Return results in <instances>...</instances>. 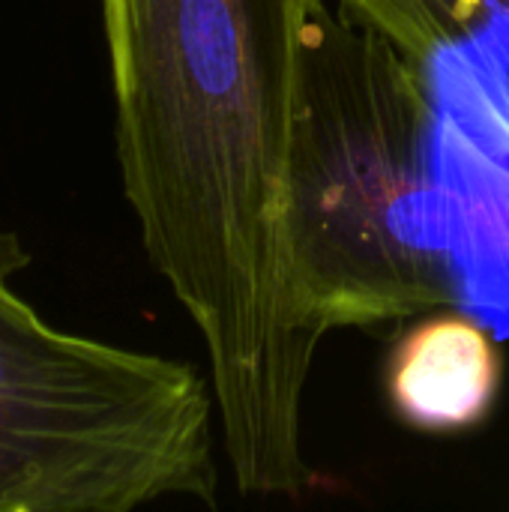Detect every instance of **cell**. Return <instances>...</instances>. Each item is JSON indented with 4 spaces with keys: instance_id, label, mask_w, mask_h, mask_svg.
<instances>
[{
    "instance_id": "3",
    "label": "cell",
    "mask_w": 509,
    "mask_h": 512,
    "mask_svg": "<svg viewBox=\"0 0 509 512\" xmlns=\"http://www.w3.org/2000/svg\"><path fill=\"white\" fill-rule=\"evenodd\" d=\"M0 234V512L216 507V396L189 366L45 324L12 288Z\"/></svg>"
},
{
    "instance_id": "6",
    "label": "cell",
    "mask_w": 509,
    "mask_h": 512,
    "mask_svg": "<svg viewBox=\"0 0 509 512\" xmlns=\"http://www.w3.org/2000/svg\"><path fill=\"white\" fill-rule=\"evenodd\" d=\"M384 33L417 69L447 42L465 36L492 12L509 15V0H336Z\"/></svg>"
},
{
    "instance_id": "1",
    "label": "cell",
    "mask_w": 509,
    "mask_h": 512,
    "mask_svg": "<svg viewBox=\"0 0 509 512\" xmlns=\"http://www.w3.org/2000/svg\"><path fill=\"white\" fill-rule=\"evenodd\" d=\"M309 0H102L117 156L144 249L195 321L240 492L297 498L318 345L294 327L288 150Z\"/></svg>"
},
{
    "instance_id": "2",
    "label": "cell",
    "mask_w": 509,
    "mask_h": 512,
    "mask_svg": "<svg viewBox=\"0 0 509 512\" xmlns=\"http://www.w3.org/2000/svg\"><path fill=\"white\" fill-rule=\"evenodd\" d=\"M432 117L423 72L384 33L309 0L288 150L291 312L309 342L456 306L447 264L411 237Z\"/></svg>"
},
{
    "instance_id": "4",
    "label": "cell",
    "mask_w": 509,
    "mask_h": 512,
    "mask_svg": "<svg viewBox=\"0 0 509 512\" xmlns=\"http://www.w3.org/2000/svg\"><path fill=\"white\" fill-rule=\"evenodd\" d=\"M432 96L429 177L411 237L441 258L456 309L509 339V15L492 12L420 66Z\"/></svg>"
},
{
    "instance_id": "5",
    "label": "cell",
    "mask_w": 509,
    "mask_h": 512,
    "mask_svg": "<svg viewBox=\"0 0 509 512\" xmlns=\"http://www.w3.org/2000/svg\"><path fill=\"white\" fill-rule=\"evenodd\" d=\"M504 378L498 336L468 312H438L411 327L387 366V396L420 432H459L486 420Z\"/></svg>"
}]
</instances>
